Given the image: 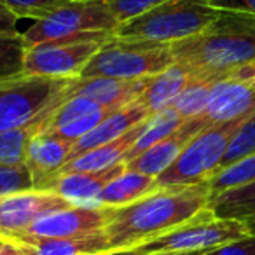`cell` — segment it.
Returning <instances> with one entry per match:
<instances>
[{"label": "cell", "mask_w": 255, "mask_h": 255, "mask_svg": "<svg viewBox=\"0 0 255 255\" xmlns=\"http://www.w3.org/2000/svg\"><path fill=\"white\" fill-rule=\"evenodd\" d=\"M208 182H203L159 187L131 205L114 208L112 219L105 227L109 250L149 243L194 219L208 208Z\"/></svg>", "instance_id": "6da1fadb"}, {"label": "cell", "mask_w": 255, "mask_h": 255, "mask_svg": "<svg viewBox=\"0 0 255 255\" xmlns=\"http://www.w3.org/2000/svg\"><path fill=\"white\" fill-rule=\"evenodd\" d=\"M171 53L192 72L229 77L255 61V14L220 11L205 32L171 44Z\"/></svg>", "instance_id": "7a4b0ae2"}, {"label": "cell", "mask_w": 255, "mask_h": 255, "mask_svg": "<svg viewBox=\"0 0 255 255\" xmlns=\"http://www.w3.org/2000/svg\"><path fill=\"white\" fill-rule=\"evenodd\" d=\"M220 11L206 0H166L163 4L117 25L114 37L126 40L175 44L205 32Z\"/></svg>", "instance_id": "3957f363"}, {"label": "cell", "mask_w": 255, "mask_h": 255, "mask_svg": "<svg viewBox=\"0 0 255 255\" xmlns=\"http://www.w3.org/2000/svg\"><path fill=\"white\" fill-rule=\"evenodd\" d=\"M119 21L105 0H70L21 33L26 49L44 42H107Z\"/></svg>", "instance_id": "277c9868"}, {"label": "cell", "mask_w": 255, "mask_h": 255, "mask_svg": "<svg viewBox=\"0 0 255 255\" xmlns=\"http://www.w3.org/2000/svg\"><path fill=\"white\" fill-rule=\"evenodd\" d=\"M175 63L170 44L112 37L82 68L81 79L110 77L123 81L147 79Z\"/></svg>", "instance_id": "5b68a950"}, {"label": "cell", "mask_w": 255, "mask_h": 255, "mask_svg": "<svg viewBox=\"0 0 255 255\" xmlns=\"http://www.w3.org/2000/svg\"><path fill=\"white\" fill-rule=\"evenodd\" d=\"M72 79L16 75L0 79V133L21 128L58 109Z\"/></svg>", "instance_id": "8992f818"}, {"label": "cell", "mask_w": 255, "mask_h": 255, "mask_svg": "<svg viewBox=\"0 0 255 255\" xmlns=\"http://www.w3.org/2000/svg\"><path fill=\"white\" fill-rule=\"evenodd\" d=\"M250 117V116H247ZM247 117L213 124L199 131L175 159L166 171L156 178L157 187H175V185H196L208 182L219 171L222 157L233 140L238 128Z\"/></svg>", "instance_id": "52a82bcc"}, {"label": "cell", "mask_w": 255, "mask_h": 255, "mask_svg": "<svg viewBox=\"0 0 255 255\" xmlns=\"http://www.w3.org/2000/svg\"><path fill=\"white\" fill-rule=\"evenodd\" d=\"M250 234L252 229L247 222L217 219L212 210L205 208L180 227L138 247L145 255L166 252H208L222 245L243 240Z\"/></svg>", "instance_id": "ba28073f"}, {"label": "cell", "mask_w": 255, "mask_h": 255, "mask_svg": "<svg viewBox=\"0 0 255 255\" xmlns=\"http://www.w3.org/2000/svg\"><path fill=\"white\" fill-rule=\"evenodd\" d=\"M110 206H70L58 212L44 213L21 236L11 243L33 245L44 240L81 238L105 231L112 219Z\"/></svg>", "instance_id": "9c48e42d"}, {"label": "cell", "mask_w": 255, "mask_h": 255, "mask_svg": "<svg viewBox=\"0 0 255 255\" xmlns=\"http://www.w3.org/2000/svg\"><path fill=\"white\" fill-rule=\"evenodd\" d=\"M105 42H44L26 49L23 74L39 77H79Z\"/></svg>", "instance_id": "30bf717a"}, {"label": "cell", "mask_w": 255, "mask_h": 255, "mask_svg": "<svg viewBox=\"0 0 255 255\" xmlns=\"http://www.w3.org/2000/svg\"><path fill=\"white\" fill-rule=\"evenodd\" d=\"M74 206L51 191H23L0 198V238L16 241L39 217Z\"/></svg>", "instance_id": "8fae6325"}, {"label": "cell", "mask_w": 255, "mask_h": 255, "mask_svg": "<svg viewBox=\"0 0 255 255\" xmlns=\"http://www.w3.org/2000/svg\"><path fill=\"white\" fill-rule=\"evenodd\" d=\"M74 154V142L47 131H39L26 149L25 164L35 191H51L65 164Z\"/></svg>", "instance_id": "7c38bea8"}, {"label": "cell", "mask_w": 255, "mask_h": 255, "mask_svg": "<svg viewBox=\"0 0 255 255\" xmlns=\"http://www.w3.org/2000/svg\"><path fill=\"white\" fill-rule=\"evenodd\" d=\"M110 112L114 110L105 109L89 98L72 96L46 117L40 131L53 133L75 143L91 133Z\"/></svg>", "instance_id": "4fadbf2b"}, {"label": "cell", "mask_w": 255, "mask_h": 255, "mask_svg": "<svg viewBox=\"0 0 255 255\" xmlns=\"http://www.w3.org/2000/svg\"><path fill=\"white\" fill-rule=\"evenodd\" d=\"M210 124L206 123L203 116L184 121V124L178 128L173 135L154 143L152 147L143 150L142 154L129 159L128 163H124V166H126L128 171H136V173H143V175H149V177L157 178L163 171H166L175 163V159L180 156L184 147L199 131H203Z\"/></svg>", "instance_id": "5bb4252c"}, {"label": "cell", "mask_w": 255, "mask_h": 255, "mask_svg": "<svg viewBox=\"0 0 255 255\" xmlns=\"http://www.w3.org/2000/svg\"><path fill=\"white\" fill-rule=\"evenodd\" d=\"M149 77L136 81H123L110 77H74L65 91V100L72 96H84L109 110H117L140 98Z\"/></svg>", "instance_id": "9a60e30c"}, {"label": "cell", "mask_w": 255, "mask_h": 255, "mask_svg": "<svg viewBox=\"0 0 255 255\" xmlns=\"http://www.w3.org/2000/svg\"><path fill=\"white\" fill-rule=\"evenodd\" d=\"M254 112L255 89L233 77H226L215 84L203 117L210 126H213L252 116Z\"/></svg>", "instance_id": "2e32d148"}, {"label": "cell", "mask_w": 255, "mask_h": 255, "mask_svg": "<svg viewBox=\"0 0 255 255\" xmlns=\"http://www.w3.org/2000/svg\"><path fill=\"white\" fill-rule=\"evenodd\" d=\"M150 116H152L150 110L147 109L145 103L140 98L121 107V109L114 110L91 133H88L84 138H81L79 142L74 143V154H72V157L77 156V154L86 152V150L96 149V147L105 145V143L121 138L128 131H131L133 128L145 123Z\"/></svg>", "instance_id": "e0dca14e"}, {"label": "cell", "mask_w": 255, "mask_h": 255, "mask_svg": "<svg viewBox=\"0 0 255 255\" xmlns=\"http://www.w3.org/2000/svg\"><path fill=\"white\" fill-rule=\"evenodd\" d=\"M126 170L124 164L100 171H74L61 173L56 178L51 192H56L74 206H100L98 199L107 184Z\"/></svg>", "instance_id": "ac0fdd59"}, {"label": "cell", "mask_w": 255, "mask_h": 255, "mask_svg": "<svg viewBox=\"0 0 255 255\" xmlns=\"http://www.w3.org/2000/svg\"><path fill=\"white\" fill-rule=\"evenodd\" d=\"M143 124H138L133 128L131 131H128L121 138L109 142L105 145H100L96 149L86 150L82 154L70 157L67 164H65L61 173H74V171H100L107 170V168L117 166V164H124L128 159V154L131 152L133 145L136 140L140 138L143 129Z\"/></svg>", "instance_id": "d6986e66"}, {"label": "cell", "mask_w": 255, "mask_h": 255, "mask_svg": "<svg viewBox=\"0 0 255 255\" xmlns=\"http://www.w3.org/2000/svg\"><path fill=\"white\" fill-rule=\"evenodd\" d=\"M191 79V68L175 61L166 70L149 77V82H147L140 100L145 103V107L150 110V114H156L159 110L170 107L173 103V100L182 93V89L189 84Z\"/></svg>", "instance_id": "ffe728a7"}, {"label": "cell", "mask_w": 255, "mask_h": 255, "mask_svg": "<svg viewBox=\"0 0 255 255\" xmlns=\"http://www.w3.org/2000/svg\"><path fill=\"white\" fill-rule=\"evenodd\" d=\"M156 189L159 187H157V180L154 177L124 170L119 177H116L110 184L105 185V189L100 194L98 203L100 206L121 208V206H128L145 198Z\"/></svg>", "instance_id": "44dd1931"}, {"label": "cell", "mask_w": 255, "mask_h": 255, "mask_svg": "<svg viewBox=\"0 0 255 255\" xmlns=\"http://www.w3.org/2000/svg\"><path fill=\"white\" fill-rule=\"evenodd\" d=\"M23 255H100L109 252V240L105 231L81 238L44 240L33 245L16 243Z\"/></svg>", "instance_id": "7402d4cb"}, {"label": "cell", "mask_w": 255, "mask_h": 255, "mask_svg": "<svg viewBox=\"0 0 255 255\" xmlns=\"http://www.w3.org/2000/svg\"><path fill=\"white\" fill-rule=\"evenodd\" d=\"M208 208L217 219L255 222V182L213 196Z\"/></svg>", "instance_id": "603a6c76"}, {"label": "cell", "mask_w": 255, "mask_h": 255, "mask_svg": "<svg viewBox=\"0 0 255 255\" xmlns=\"http://www.w3.org/2000/svg\"><path fill=\"white\" fill-rule=\"evenodd\" d=\"M219 81H222V77L192 72V79L189 81V84L182 89V93L173 100L170 107H173L185 121L203 116L208 107L213 88Z\"/></svg>", "instance_id": "cb8c5ba5"}, {"label": "cell", "mask_w": 255, "mask_h": 255, "mask_svg": "<svg viewBox=\"0 0 255 255\" xmlns=\"http://www.w3.org/2000/svg\"><path fill=\"white\" fill-rule=\"evenodd\" d=\"M184 121L185 119H182V116L173 107H166V109L152 114V116L145 121V124H143L142 135H140V138L136 140V143L133 145L131 152L128 154L126 163L129 159H133V157H136L138 154H142L143 150H147L149 147H152L154 143L161 142V140H164L166 136L173 135L178 128L184 124Z\"/></svg>", "instance_id": "d4e9b609"}, {"label": "cell", "mask_w": 255, "mask_h": 255, "mask_svg": "<svg viewBox=\"0 0 255 255\" xmlns=\"http://www.w3.org/2000/svg\"><path fill=\"white\" fill-rule=\"evenodd\" d=\"M49 114H46V116L39 117V119L32 121V123L25 124L21 128H14V129H7V131L0 133V164H5V166L25 164L28 143L42 129L44 121H46V117Z\"/></svg>", "instance_id": "484cf974"}, {"label": "cell", "mask_w": 255, "mask_h": 255, "mask_svg": "<svg viewBox=\"0 0 255 255\" xmlns=\"http://www.w3.org/2000/svg\"><path fill=\"white\" fill-rule=\"evenodd\" d=\"M255 182V154L247 156L229 166L219 170L208 180L210 198L219 196L229 189H236Z\"/></svg>", "instance_id": "4316f807"}, {"label": "cell", "mask_w": 255, "mask_h": 255, "mask_svg": "<svg viewBox=\"0 0 255 255\" xmlns=\"http://www.w3.org/2000/svg\"><path fill=\"white\" fill-rule=\"evenodd\" d=\"M26 46L23 35H0V79L23 74Z\"/></svg>", "instance_id": "83f0119b"}, {"label": "cell", "mask_w": 255, "mask_h": 255, "mask_svg": "<svg viewBox=\"0 0 255 255\" xmlns=\"http://www.w3.org/2000/svg\"><path fill=\"white\" fill-rule=\"evenodd\" d=\"M255 154V112L250 117L245 119V123L238 128V131L234 133L233 140H231L229 147H227L226 154L222 157L220 168L229 166V164L236 163V161L243 159L247 156Z\"/></svg>", "instance_id": "f1b7e54d"}, {"label": "cell", "mask_w": 255, "mask_h": 255, "mask_svg": "<svg viewBox=\"0 0 255 255\" xmlns=\"http://www.w3.org/2000/svg\"><path fill=\"white\" fill-rule=\"evenodd\" d=\"M67 2L70 0H0V5L12 12L18 19L30 18L37 21L40 18H46Z\"/></svg>", "instance_id": "f546056e"}, {"label": "cell", "mask_w": 255, "mask_h": 255, "mask_svg": "<svg viewBox=\"0 0 255 255\" xmlns=\"http://www.w3.org/2000/svg\"><path fill=\"white\" fill-rule=\"evenodd\" d=\"M33 182L26 164L19 166H5L0 164V198L16 194V192L32 191Z\"/></svg>", "instance_id": "4dcf8cb0"}, {"label": "cell", "mask_w": 255, "mask_h": 255, "mask_svg": "<svg viewBox=\"0 0 255 255\" xmlns=\"http://www.w3.org/2000/svg\"><path fill=\"white\" fill-rule=\"evenodd\" d=\"M105 2L109 4L110 11L114 12L117 21L123 23L163 4L166 0H105Z\"/></svg>", "instance_id": "1f68e13d"}, {"label": "cell", "mask_w": 255, "mask_h": 255, "mask_svg": "<svg viewBox=\"0 0 255 255\" xmlns=\"http://www.w3.org/2000/svg\"><path fill=\"white\" fill-rule=\"evenodd\" d=\"M203 255H255V234L217 247L213 250L205 252Z\"/></svg>", "instance_id": "d6a6232c"}, {"label": "cell", "mask_w": 255, "mask_h": 255, "mask_svg": "<svg viewBox=\"0 0 255 255\" xmlns=\"http://www.w3.org/2000/svg\"><path fill=\"white\" fill-rule=\"evenodd\" d=\"M206 2L217 11L255 14V0H206Z\"/></svg>", "instance_id": "836d02e7"}, {"label": "cell", "mask_w": 255, "mask_h": 255, "mask_svg": "<svg viewBox=\"0 0 255 255\" xmlns=\"http://www.w3.org/2000/svg\"><path fill=\"white\" fill-rule=\"evenodd\" d=\"M18 21L19 19L12 12L0 5V35H18Z\"/></svg>", "instance_id": "e575fe53"}, {"label": "cell", "mask_w": 255, "mask_h": 255, "mask_svg": "<svg viewBox=\"0 0 255 255\" xmlns=\"http://www.w3.org/2000/svg\"><path fill=\"white\" fill-rule=\"evenodd\" d=\"M229 77L245 82V84H248L250 88L255 89V61L250 65H245V67L238 68V70H234Z\"/></svg>", "instance_id": "d590c367"}, {"label": "cell", "mask_w": 255, "mask_h": 255, "mask_svg": "<svg viewBox=\"0 0 255 255\" xmlns=\"http://www.w3.org/2000/svg\"><path fill=\"white\" fill-rule=\"evenodd\" d=\"M100 255H145V254L140 250V247H131V248H119V250H109Z\"/></svg>", "instance_id": "8d00e7d4"}, {"label": "cell", "mask_w": 255, "mask_h": 255, "mask_svg": "<svg viewBox=\"0 0 255 255\" xmlns=\"http://www.w3.org/2000/svg\"><path fill=\"white\" fill-rule=\"evenodd\" d=\"M0 255H23L19 247L16 243H11V241H5L4 247L0 248Z\"/></svg>", "instance_id": "74e56055"}, {"label": "cell", "mask_w": 255, "mask_h": 255, "mask_svg": "<svg viewBox=\"0 0 255 255\" xmlns=\"http://www.w3.org/2000/svg\"><path fill=\"white\" fill-rule=\"evenodd\" d=\"M205 252H166V254H156V255H203Z\"/></svg>", "instance_id": "f35d334b"}, {"label": "cell", "mask_w": 255, "mask_h": 255, "mask_svg": "<svg viewBox=\"0 0 255 255\" xmlns=\"http://www.w3.org/2000/svg\"><path fill=\"white\" fill-rule=\"evenodd\" d=\"M248 226H250V229H252V234H255V222H247Z\"/></svg>", "instance_id": "ab89813d"}, {"label": "cell", "mask_w": 255, "mask_h": 255, "mask_svg": "<svg viewBox=\"0 0 255 255\" xmlns=\"http://www.w3.org/2000/svg\"><path fill=\"white\" fill-rule=\"evenodd\" d=\"M4 243H5V241H4V240H2V238H0V248L4 247Z\"/></svg>", "instance_id": "60d3db41"}, {"label": "cell", "mask_w": 255, "mask_h": 255, "mask_svg": "<svg viewBox=\"0 0 255 255\" xmlns=\"http://www.w3.org/2000/svg\"><path fill=\"white\" fill-rule=\"evenodd\" d=\"M75 2H79V0H75Z\"/></svg>", "instance_id": "b9f144b4"}]
</instances>
